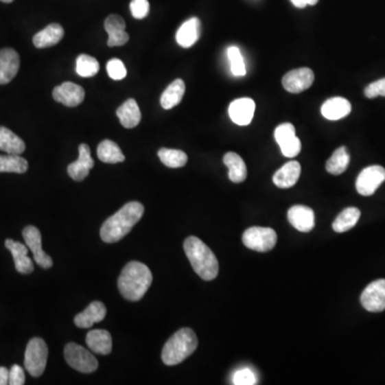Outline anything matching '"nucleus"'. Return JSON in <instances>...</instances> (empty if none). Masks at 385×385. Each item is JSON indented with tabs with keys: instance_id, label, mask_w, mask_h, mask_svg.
<instances>
[{
	"instance_id": "f257e3e1",
	"label": "nucleus",
	"mask_w": 385,
	"mask_h": 385,
	"mask_svg": "<svg viewBox=\"0 0 385 385\" xmlns=\"http://www.w3.org/2000/svg\"><path fill=\"white\" fill-rule=\"evenodd\" d=\"M143 212L145 207L137 201L124 205L104 222L100 231L101 239L105 243H116L121 240L141 221Z\"/></svg>"
},
{
	"instance_id": "f03ea898",
	"label": "nucleus",
	"mask_w": 385,
	"mask_h": 385,
	"mask_svg": "<svg viewBox=\"0 0 385 385\" xmlns=\"http://www.w3.org/2000/svg\"><path fill=\"white\" fill-rule=\"evenodd\" d=\"M152 273L145 264L131 261L122 270L118 279L119 291L126 300H141L152 283Z\"/></svg>"
},
{
	"instance_id": "7ed1b4c3",
	"label": "nucleus",
	"mask_w": 385,
	"mask_h": 385,
	"mask_svg": "<svg viewBox=\"0 0 385 385\" xmlns=\"http://www.w3.org/2000/svg\"><path fill=\"white\" fill-rule=\"evenodd\" d=\"M185 252L191 267L204 281H213L218 275V261L215 255L196 237H189L185 241Z\"/></svg>"
},
{
	"instance_id": "20e7f679",
	"label": "nucleus",
	"mask_w": 385,
	"mask_h": 385,
	"mask_svg": "<svg viewBox=\"0 0 385 385\" xmlns=\"http://www.w3.org/2000/svg\"><path fill=\"white\" fill-rule=\"evenodd\" d=\"M198 346V339L194 331L183 327L172 335L165 344L162 351V361L165 365L175 366L194 353Z\"/></svg>"
},
{
	"instance_id": "39448f33",
	"label": "nucleus",
	"mask_w": 385,
	"mask_h": 385,
	"mask_svg": "<svg viewBox=\"0 0 385 385\" xmlns=\"http://www.w3.org/2000/svg\"><path fill=\"white\" fill-rule=\"evenodd\" d=\"M49 348L47 342L39 337L30 339L25 351V369L32 377L43 375L47 367Z\"/></svg>"
},
{
	"instance_id": "423d86ee",
	"label": "nucleus",
	"mask_w": 385,
	"mask_h": 385,
	"mask_svg": "<svg viewBox=\"0 0 385 385\" xmlns=\"http://www.w3.org/2000/svg\"><path fill=\"white\" fill-rule=\"evenodd\" d=\"M242 241L250 250L267 253L277 245V235L272 228L250 227L243 233Z\"/></svg>"
},
{
	"instance_id": "0eeeda50",
	"label": "nucleus",
	"mask_w": 385,
	"mask_h": 385,
	"mask_svg": "<svg viewBox=\"0 0 385 385\" xmlns=\"http://www.w3.org/2000/svg\"><path fill=\"white\" fill-rule=\"evenodd\" d=\"M67 363L80 373H91L99 367L97 358L89 350L80 345L70 342L65 348Z\"/></svg>"
},
{
	"instance_id": "6e6552de",
	"label": "nucleus",
	"mask_w": 385,
	"mask_h": 385,
	"mask_svg": "<svg viewBox=\"0 0 385 385\" xmlns=\"http://www.w3.org/2000/svg\"><path fill=\"white\" fill-rule=\"evenodd\" d=\"M385 181V170L380 165H373L362 170L356 179V191L362 196H371Z\"/></svg>"
},
{
	"instance_id": "1a4fd4ad",
	"label": "nucleus",
	"mask_w": 385,
	"mask_h": 385,
	"mask_svg": "<svg viewBox=\"0 0 385 385\" xmlns=\"http://www.w3.org/2000/svg\"><path fill=\"white\" fill-rule=\"evenodd\" d=\"M23 237L27 247L34 254V259L40 267L49 269L53 267V259L42 248V235L38 228L27 226L23 231Z\"/></svg>"
},
{
	"instance_id": "9d476101",
	"label": "nucleus",
	"mask_w": 385,
	"mask_h": 385,
	"mask_svg": "<svg viewBox=\"0 0 385 385\" xmlns=\"http://www.w3.org/2000/svg\"><path fill=\"white\" fill-rule=\"evenodd\" d=\"M361 303L371 313H381L385 310V279L369 283L362 293Z\"/></svg>"
},
{
	"instance_id": "9b49d317",
	"label": "nucleus",
	"mask_w": 385,
	"mask_h": 385,
	"mask_svg": "<svg viewBox=\"0 0 385 385\" xmlns=\"http://www.w3.org/2000/svg\"><path fill=\"white\" fill-rule=\"evenodd\" d=\"M314 80L315 74L313 71L308 68H301L287 73L281 82L288 93H301L312 87Z\"/></svg>"
},
{
	"instance_id": "f8f14e48",
	"label": "nucleus",
	"mask_w": 385,
	"mask_h": 385,
	"mask_svg": "<svg viewBox=\"0 0 385 385\" xmlns=\"http://www.w3.org/2000/svg\"><path fill=\"white\" fill-rule=\"evenodd\" d=\"M53 97L65 106L76 107L85 100V90L74 82H66L54 89Z\"/></svg>"
},
{
	"instance_id": "ddd939ff",
	"label": "nucleus",
	"mask_w": 385,
	"mask_h": 385,
	"mask_svg": "<svg viewBox=\"0 0 385 385\" xmlns=\"http://www.w3.org/2000/svg\"><path fill=\"white\" fill-rule=\"evenodd\" d=\"M78 159L68 166V174L74 181L80 182L89 175L90 170L95 166V161L91 158L89 145L82 143L78 148Z\"/></svg>"
},
{
	"instance_id": "4468645a",
	"label": "nucleus",
	"mask_w": 385,
	"mask_h": 385,
	"mask_svg": "<svg viewBox=\"0 0 385 385\" xmlns=\"http://www.w3.org/2000/svg\"><path fill=\"white\" fill-rule=\"evenodd\" d=\"M104 27L108 34L107 45L109 47H122L128 43L130 36L126 32V22L121 16L117 14L109 15L105 20Z\"/></svg>"
},
{
	"instance_id": "2eb2a0df",
	"label": "nucleus",
	"mask_w": 385,
	"mask_h": 385,
	"mask_svg": "<svg viewBox=\"0 0 385 385\" xmlns=\"http://www.w3.org/2000/svg\"><path fill=\"white\" fill-rule=\"evenodd\" d=\"M289 223L301 233H310L315 227L313 209L305 206H293L288 211Z\"/></svg>"
},
{
	"instance_id": "dca6fc26",
	"label": "nucleus",
	"mask_w": 385,
	"mask_h": 385,
	"mask_svg": "<svg viewBox=\"0 0 385 385\" xmlns=\"http://www.w3.org/2000/svg\"><path fill=\"white\" fill-rule=\"evenodd\" d=\"M254 101L248 97L235 100L229 105V117L237 126H248L254 118Z\"/></svg>"
},
{
	"instance_id": "f3484780",
	"label": "nucleus",
	"mask_w": 385,
	"mask_h": 385,
	"mask_svg": "<svg viewBox=\"0 0 385 385\" xmlns=\"http://www.w3.org/2000/svg\"><path fill=\"white\" fill-rule=\"evenodd\" d=\"M20 69V56L12 49L0 51V85H5L16 76Z\"/></svg>"
},
{
	"instance_id": "a211bd4d",
	"label": "nucleus",
	"mask_w": 385,
	"mask_h": 385,
	"mask_svg": "<svg viewBox=\"0 0 385 385\" xmlns=\"http://www.w3.org/2000/svg\"><path fill=\"white\" fill-rule=\"evenodd\" d=\"M5 247L10 250L14 260L15 269L21 274H30L34 272V262L28 257L30 248L27 245L17 241L8 239L5 242Z\"/></svg>"
},
{
	"instance_id": "6ab92c4d",
	"label": "nucleus",
	"mask_w": 385,
	"mask_h": 385,
	"mask_svg": "<svg viewBox=\"0 0 385 385\" xmlns=\"http://www.w3.org/2000/svg\"><path fill=\"white\" fill-rule=\"evenodd\" d=\"M107 310L104 304L99 301L90 303L84 312L74 318V323L80 329H89L95 323H101L106 316Z\"/></svg>"
},
{
	"instance_id": "aec40b11",
	"label": "nucleus",
	"mask_w": 385,
	"mask_h": 385,
	"mask_svg": "<svg viewBox=\"0 0 385 385\" xmlns=\"http://www.w3.org/2000/svg\"><path fill=\"white\" fill-rule=\"evenodd\" d=\"M86 344L93 353L107 355L113 350L112 335L106 329H93L86 336Z\"/></svg>"
},
{
	"instance_id": "412c9836",
	"label": "nucleus",
	"mask_w": 385,
	"mask_h": 385,
	"mask_svg": "<svg viewBox=\"0 0 385 385\" xmlns=\"http://www.w3.org/2000/svg\"><path fill=\"white\" fill-rule=\"evenodd\" d=\"M301 176V165L296 161H290L279 168L273 176L274 185L281 189L292 187Z\"/></svg>"
},
{
	"instance_id": "4be33fe9",
	"label": "nucleus",
	"mask_w": 385,
	"mask_h": 385,
	"mask_svg": "<svg viewBox=\"0 0 385 385\" xmlns=\"http://www.w3.org/2000/svg\"><path fill=\"white\" fill-rule=\"evenodd\" d=\"M351 104L348 100L344 97H332L323 103L321 107V114L327 120L336 121L345 118L351 113Z\"/></svg>"
},
{
	"instance_id": "5701e85b",
	"label": "nucleus",
	"mask_w": 385,
	"mask_h": 385,
	"mask_svg": "<svg viewBox=\"0 0 385 385\" xmlns=\"http://www.w3.org/2000/svg\"><path fill=\"white\" fill-rule=\"evenodd\" d=\"M63 36H65V30L62 26L54 23L38 32L34 36L32 42L36 49H47L58 44L62 40Z\"/></svg>"
},
{
	"instance_id": "b1692460",
	"label": "nucleus",
	"mask_w": 385,
	"mask_h": 385,
	"mask_svg": "<svg viewBox=\"0 0 385 385\" xmlns=\"http://www.w3.org/2000/svg\"><path fill=\"white\" fill-rule=\"evenodd\" d=\"M200 36V21L197 17H191L183 23L176 34V40L180 47L189 49L198 41Z\"/></svg>"
},
{
	"instance_id": "393cba45",
	"label": "nucleus",
	"mask_w": 385,
	"mask_h": 385,
	"mask_svg": "<svg viewBox=\"0 0 385 385\" xmlns=\"http://www.w3.org/2000/svg\"><path fill=\"white\" fill-rule=\"evenodd\" d=\"M120 124L126 128H133L139 126L141 120V113L139 104L134 99L126 100V102L117 109Z\"/></svg>"
},
{
	"instance_id": "a878e982",
	"label": "nucleus",
	"mask_w": 385,
	"mask_h": 385,
	"mask_svg": "<svg viewBox=\"0 0 385 385\" xmlns=\"http://www.w3.org/2000/svg\"><path fill=\"white\" fill-rule=\"evenodd\" d=\"M224 164L227 166L229 172L228 177L233 183H241L247 177L246 165L240 155L235 152H228L224 155Z\"/></svg>"
},
{
	"instance_id": "bb28decb",
	"label": "nucleus",
	"mask_w": 385,
	"mask_h": 385,
	"mask_svg": "<svg viewBox=\"0 0 385 385\" xmlns=\"http://www.w3.org/2000/svg\"><path fill=\"white\" fill-rule=\"evenodd\" d=\"M26 149L24 141L9 128L0 126V150L9 154H22Z\"/></svg>"
},
{
	"instance_id": "cd10ccee",
	"label": "nucleus",
	"mask_w": 385,
	"mask_h": 385,
	"mask_svg": "<svg viewBox=\"0 0 385 385\" xmlns=\"http://www.w3.org/2000/svg\"><path fill=\"white\" fill-rule=\"evenodd\" d=\"M185 93V82L180 80V78L174 80V82L166 88V90L163 93L162 97H161V105H162L163 108L172 109L177 106V105L181 102L182 99H183Z\"/></svg>"
},
{
	"instance_id": "c85d7f7f",
	"label": "nucleus",
	"mask_w": 385,
	"mask_h": 385,
	"mask_svg": "<svg viewBox=\"0 0 385 385\" xmlns=\"http://www.w3.org/2000/svg\"><path fill=\"white\" fill-rule=\"evenodd\" d=\"M97 152L99 160L107 164H117L126 160L121 149L119 148L116 143L109 139H105L100 143Z\"/></svg>"
},
{
	"instance_id": "c756f323",
	"label": "nucleus",
	"mask_w": 385,
	"mask_h": 385,
	"mask_svg": "<svg viewBox=\"0 0 385 385\" xmlns=\"http://www.w3.org/2000/svg\"><path fill=\"white\" fill-rule=\"evenodd\" d=\"M360 218H361V211L359 209L354 207L345 209L333 223V229L338 233H346L356 225Z\"/></svg>"
},
{
	"instance_id": "7c9ffc66",
	"label": "nucleus",
	"mask_w": 385,
	"mask_h": 385,
	"mask_svg": "<svg viewBox=\"0 0 385 385\" xmlns=\"http://www.w3.org/2000/svg\"><path fill=\"white\" fill-rule=\"evenodd\" d=\"M349 163L350 155L347 151L346 147H340L329 159L325 168L331 175H342V172H346L347 168L349 166Z\"/></svg>"
},
{
	"instance_id": "2f4dec72",
	"label": "nucleus",
	"mask_w": 385,
	"mask_h": 385,
	"mask_svg": "<svg viewBox=\"0 0 385 385\" xmlns=\"http://www.w3.org/2000/svg\"><path fill=\"white\" fill-rule=\"evenodd\" d=\"M28 170V162L19 154L0 155V172L24 174Z\"/></svg>"
},
{
	"instance_id": "473e14b6",
	"label": "nucleus",
	"mask_w": 385,
	"mask_h": 385,
	"mask_svg": "<svg viewBox=\"0 0 385 385\" xmlns=\"http://www.w3.org/2000/svg\"><path fill=\"white\" fill-rule=\"evenodd\" d=\"M161 162L170 168L183 167L187 163V153L176 149L162 148L159 150Z\"/></svg>"
},
{
	"instance_id": "72a5a7b5",
	"label": "nucleus",
	"mask_w": 385,
	"mask_h": 385,
	"mask_svg": "<svg viewBox=\"0 0 385 385\" xmlns=\"http://www.w3.org/2000/svg\"><path fill=\"white\" fill-rule=\"evenodd\" d=\"M100 70L99 61L93 57L82 54L76 59V72L82 78H93Z\"/></svg>"
},
{
	"instance_id": "f704fd0d",
	"label": "nucleus",
	"mask_w": 385,
	"mask_h": 385,
	"mask_svg": "<svg viewBox=\"0 0 385 385\" xmlns=\"http://www.w3.org/2000/svg\"><path fill=\"white\" fill-rule=\"evenodd\" d=\"M228 59L231 61V69L233 75L244 76L246 74V68L240 49L235 47H229Z\"/></svg>"
},
{
	"instance_id": "c9c22d12",
	"label": "nucleus",
	"mask_w": 385,
	"mask_h": 385,
	"mask_svg": "<svg viewBox=\"0 0 385 385\" xmlns=\"http://www.w3.org/2000/svg\"><path fill=\"white\" fill-rule=\"evenodd\" d=\"M107 74L114 80H124L126 76V69L120 59H112L107 62Z\"/></svg>"
},
{
	"instance_id": "e433bc0d",
	"label": "nucleus",
	"mask_w": 385,
	"mask_h": 385,
	"mask_svg": "<svg viewBox=\"0 0 385 385\" xmlns=\"http://www.w3.org/2000/svg\"><path fill=\"white\" fill-rule=\"evenodd\" d=\"M281 153L286 158H296V155L301 152V141L296 136H293L291 139H287L279 145Z\"/></svg>"
},
{
	"instance_id": "4c0bfd02",
	"label": "nucleus",
	"mask_w": 385,
	"mask_h": 385,
	"mask_svg": "<svg viewBox=\"0 0 385 385\" xmlns=\"http://www.w3.org/2000/svg\"><path fill=\"white\" fill-rule=\"evenodd\" d=\"M132 15L137 20H143L149 14L150 5L148 0H132L130 3Z\"/></svg>"
},
{
	"instance_id": "58836bf2",
	"label": "nucleus",
	"mask_w": 385,
	"mask_h": 385,
	"mask_svg": "<svg viewBox=\"0 0 385 385\" xmlns=\"http://www.w3.org/2000/svg\"><path fill=\"white\" fill-rule=\"evenodd\" d=\"M293 136H296V128L291 124H281L274 132V137L279 145L286 141L287 139H291Z\"/></svg>"
},
{
	"instance_id": "ea45409f",
	"label": "nucleus",
	"mask_w": 385,
	"mask_h": 385,
	"mask_svg": "<svg viewBox=\"0 0 385 385\" xmlns=\"http://www.w3.org/2000/svg\"><path fill=\"white\" fill-rule=\"evenodd\" d=\"M233 380L235 385H254L257 383L256 375L248 369L237 371Z\"/></svg>"
},
{
	"instance_id": "a19ab883",
	"label": "nucleus",
	"mask_w": 385,
	"mask_h": 385,
	"mask_svg": "<svg viewBox=\"0 0 385 385\" xmlns=\"http://www.w3.org/2000/svg\"><path fill=\"white\" fill-rule=\"evenodd\" d=\"M364 93L369 99H373V97H379V95L385 97V78H381L377 82H371V85L365 88Z\"/></svg>"
},
{
	"instance_id": "79ce46f5",
	"label": "nucleus",
	"mask_w": 385,
	"mask_h": 385,
	"mask_svg": "<svg viewBox=\"0 0 385 385\" xmlns=\"http://www.w3.org/2000/svg\"><path fill=\"white\" fill-rule=\"evenodd\" d=\"M25 373L24 369L20 365H14L11 367L9 371V384L10 385H23L25 384Z\"/></svg>"
},
{
	"instance_id": "37998d69",
	"label": "nucleus",
	"mask_w": 385,
	"mask_h": 385,
	"mask_svg": "<svg viewBox=\"0 0 385 385\" xmlns=\"http://www.w3.org/2000/svg\"><path fill=\"white\" fill-rule=\"evenodd\" d=\"M9 384V369L0 366V385Z\"/></svg>"
},
{
	"instance_id": "c03bdc74",
	"label": "nucleus",
	"mask_w": 385,
	"mask_h": 385,
	"mask_svg": "<svg viewBox=\"0 0 385 385\" xmlns=\"http://www.w3.org/2000/svg\"><path fill=\"white\" fill-rule=\"evenodd\" d=\"M291 3H293L294 7L299 8V9H303V8L307 5H306L305 0H291Z\"/></svg>"
},
{
	"instance_id": "a18cd8bd",
	"label": "nucleus",
	"mask_w": 385,
	"mask_h": 385,
	"mask_svg": "<svg viewBox=\"0 0 385 385\" xmlns=\"http://www.w3.org/2000/svg\"><path fill=\"white\" fill-rule=\"evenodd\" d=\"M306 1V5H317L318 1H319V0H305Z\"/></svg>"
},
{
	"instance_id": "49530a36",
	"label": "nucleus",
	"mask_w": 385,
	"mask_h": 385,
	"mask_svg": "<svg viewBox=\"0 0 385 385\" xmlns=\"http://www.w3.org/2000/svg\"><path fill=\"white\" fill-rule=\"evenodd\" d=\"M0 1H1V3H12L13 0H0Z\"/></svg>"
}]
</instances>
